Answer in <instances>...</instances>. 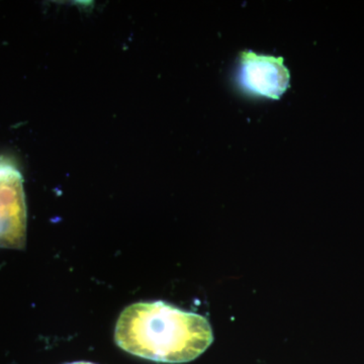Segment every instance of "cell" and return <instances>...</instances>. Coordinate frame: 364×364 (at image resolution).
<instances>
[{
  "label": "cell",
  "instance_id": "2",
  "mask_svg": "<svg viewBox=\"0 0 364 364\" xmlns=\"http://www.w3.org/2000/svg\"><path fill=\"white\" fill-rule=\"evenodd\" d=\"M26 240L23 176L13 160L0 157V248L23 249Z\"/></svg>",
  "mask_w": 364,
  "mask_h": 364
},
{
  "label": "cell",
  "instance_id": "1",
  "mask_svg": "<svg viewBox=\"0 0 364 364\" xmlns=\"http://www.w3.org/2000/svg\"><path fill=\"white\" fill-rule=\"evenodd\" d=\"M114 342L132 355L160 363H191L214 342L208 318L163 301L127 306L114 329Z\"/></svg>",
  "mask_w": 364,
  "mask_h": 364
},
{
  "label": "cell",
  "instance_id": "4",
  "mask_svg": "<svg viewBox=\"0 0 364 364\" xmlns=\"http://www.w3.org/2000/svg\"><path fill=\"white\" fill-rule=\"evenodd\" d=\"M66 364H95L92 363H88V361H75V363H70Z\"/></svg>",
  "mask_w": 364,
  "mask_h": 364
},
{
  "label": "cell",
  "instance_id": "3",
  "mask_svg": "<svg viewBox=\"0 0 364 364\" xmlns=\"http://www.w3.org/2000/svg\"><path fill=\"white\" fill-rule=\"evenodd\" d=\"M289 69L282 57L242 52L238 80L242 87L252 95L279 100L289 87Z\"/></svg>",
  "mask_w": 364,
  "mask_h": 364
}]
</instances>
